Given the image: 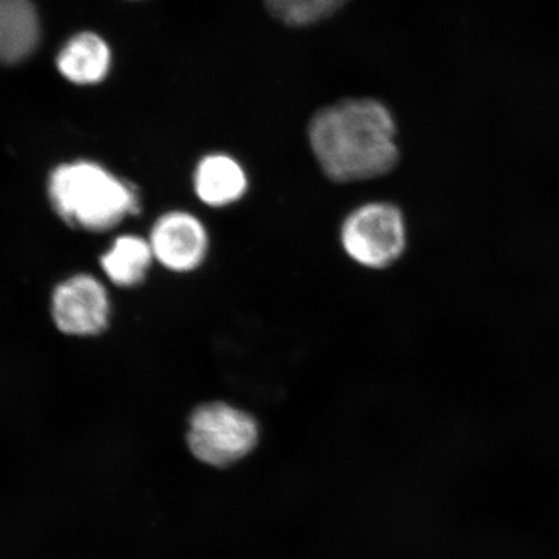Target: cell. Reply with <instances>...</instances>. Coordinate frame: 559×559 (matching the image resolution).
Returning <instances> with one entry per match:
<instances>
[{
	"label": "cell",
	"instance_id": "6da1fadb",
	"mask_svg": "<svg viewBox=\"0 0 559 559\" xmlns=\"http://www.w3.org/2000/svg\"><path fill=\"white\" fill-rule=\"evenodd\" d=\"M307 138L321 171L334 183L386 177L400 164L394 117L372 97H348L319 109Z\"/></svg>",
	"mask_w": 559,
	"mask_h": 559
},
{
	"label": "cell",
	"instance_id": "7a4b0ae2",
	"mask_svg": "<svg viewBox=\"0 0 559 559\" xmlns=\"http://www.w3.org/2000/svg\"><path fill=\"white\" fill-rule=\"evenodd\" d=\"M47 194L66 225L91 234L108 233L142 210L135 186L88 160L56 167Z\"/></svg>",
	"mask_w": 559,
	"mask_h": 559
},
{
	"label": "cell",
	"instance_id": "3957f363",
	"mask_svg": "<svg viewBox=\"0 0 559 559\" xmlns=\"http://www.w3.org/2000/svg\"><path fill=\"white\" fill-rule=\"evenodd\" d=\"M260 439L257 418L227 402L200 404L188 418V449L200 463L218 469L249 456Z\"/></svg>",
	"mask_w": 559,
	"mask_h": 559
},
{
	"label": "cell",
	"instance_id": "277c9868",
	"mask_svg": "<svg viewBox=\"0 0 559 559\" xmlns=\"http://www.w3.org/2000/svg\"><path fill=\"white\" fill-rule=\"evenodd\" d=\"M341 247L354 263L368 270H386L407 249V221L400 206L369 201L346 215L340 229Z\"/></svg>",
	"mask_w": 559,
	"mask_h": 559
},
{
	"label": "cell",
	"instance_id": "5b68a950",
	"mask_svg": "<svg viewBox=\"0 0 559 559\" xmlns=\"http://www.w3.org/2000/svg\"><path fill=\"white\" fill-rule=\"evenodd\" d=\"M50 310L60 333L76 338L96 337L110 324L109 292L100 278L79 272L55 286Z\"/></svg>",
	"mask_w": 559,
	"mask_h": 559
},
{
	"label": "cell",
	"instance_id": "8992f818",
	"mask_svg": "<svg viewBox=\"0 0 559 559\" xmlns=\"http://www.w3.org/2000/svg\"><path fill=\"white\" fill-rule=\"evenodd\" d=\"M148 241L155 261L174 274H191L207 260L210 235L204 222L187 210L174 209L153 223Z\"/></svg>",
	"mask_w": 559,
	"mask_h": 559
},
{
	"label": "cell",
	"instance_id": "52a82bcc",
	"mask_svg": "<svg viewBox=\"0 0 559 559\" xmlns=\"http://www.w3.org/2000/svg\"><path fill=\"white\" fill-rule=\"evenodd\" d=\"M193 191L201 204L225 209L236 204L249 191V178L239 160L223 153L202 158L193 174Z\"/></svg>",
	"mask_w": 559,
	"mask_h": 559
},
{
	"label": "cell",
	"instance_id": "ba28073f",
	"mask_svg": "<svg viewBox=\"0 0 559 559\" xmlns=\"http://www.w3.org/2000/svg\"><path fill=\"white\" fill-rule=\"evenodd\" d=\"M155 262L148 237L135 234L117 236L99 260L108 282L122 289L144 283Z\"/></svg>",
	"mask_w": 559,
	"mask_h": 559
},
{
	"label": "cell",
	"instance_id": "9c48e42d",
	"mask_svg": "<svg viewBox=\"0 0 559 559\" xmlns=\"http://www.w3.org/2000/svg\"><path fill=\"white\" fill-rule=\"evenodd\" d=\"M38 35V17L29 0H0V62L26 58Z\"/></svg>",
	"mask_w": 559,
	"mask_h": 559
},
{
	"label": "cell",
	"instance_id": "30bf717a",
	"mask_svg": "<svg viewBox=\"0 0 559 559\" xmlns=\"http://www.w3.org/2000/svg\"><path fill=\"white\" fill-rule=\"evenodd\" d=\"M109 64L108 46L97 35L90 33L76 35L58 59L61 74L80 85L102 81L108 72Z\"/></svg>",
	"mask_w": 559,
	"mask_h": 559
},
{
	"label": "cell",
	"instance_id": "8fae6325",
	"mask_svg": "<svg viewBox=\"0 0 559 559\" xmlns=\"http://www.w3.org/2000/svg\"><path fill=\"white\" fill-rule=\"evenodd\" d=\"M352 0H264L270 15L288 27H309L331 19Z\"/></svg>",
	"mask_w": 559,
	"mask_h": 559
}]
</instances>
